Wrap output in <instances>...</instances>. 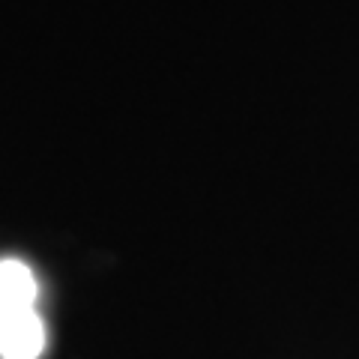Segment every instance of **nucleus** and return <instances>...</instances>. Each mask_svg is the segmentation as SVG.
<instances>
[{
  "mask_svg": "<svg viewBox=\"0 0 359 359\" xmlns=\"http://www.w3.org/2000/svg\"><path fill=\"white\" fill-rule=\"evenodd\" d=\"M45 327L36 306L0 311V359H39Z\"/></svg>",
  "mask_w": 359,
  "mask_h": 359,
  "instance_id": "1",
  "label": "nucleus"
},
{
  "mask_svg": "<svg viewBox=\"0 0 359 359\" xmlns=\"http://www.w3.org/2000/svg\"><path fill=\"white\" fill-rule=\"evenodd\" d=\"M36 297H39V285L33 269L25 261L4 257L0 261V311L36 306Z\"/></svg>",
  "mask_w": 359,
  "mask_h": 359,
  "instance_id": "2",
  "label": "nucleus"
}]
</instances>
